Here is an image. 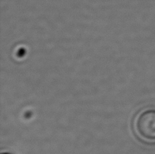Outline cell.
<instances>
[{"label":"cell","mask_w":155,"mask_h":154,"mask_svg":"<svg viewBox=\"0 0 155 154\" xmlns=\"http://www.w3.org/2000/svg\"><path fill=\"white\" fill-rule=\"evenodd\" d=\"M2 154H12V153H9V152H2Z\"/></svg>","instance_id":"cell-2"},{"label":"cell","mask_w":155,"mask_h":154,"mask_svg":"<svg viewBox=\"0 0 155 154\" xmlns=\"http://www.w3.org/2000/svg\"><path fill=\"white\" fill-rule=\"evenodd\" d=\"M134 129L142 140L155 141V110H143L137 114L134 120Z\"/></svg>","instance_id":"cell-1"}]
</instances>
